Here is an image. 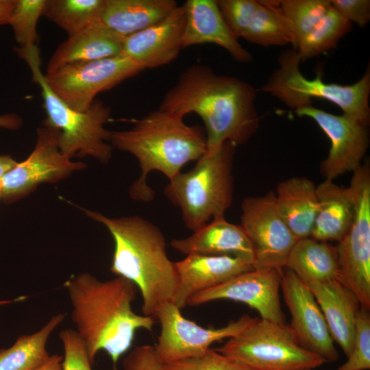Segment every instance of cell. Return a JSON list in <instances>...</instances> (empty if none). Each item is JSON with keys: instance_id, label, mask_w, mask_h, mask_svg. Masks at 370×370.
Segmentation results:
<instances>
[{"instance_id": "obj_1", "label": "cell", "mask_w": 370, "mask_h": 370, "mask_svg": "<svg viewBox=\"0 0 370 370\" xmlns=\"http://www.w3.org/2000/svg\"><path fill=\"white\" fill-rule=\"evenodd\" d=\"M256 97V90L246 82L193 64L180 74L158 110L183 119L197 114L205 125L208 151L226 141L241 145L256 132L259 116Z\"/></svg>"}, {"instance_id": "obj_2", "label": "cell", "mask_w": 370, "mask_h": 370, "mask_svg": "<svg viewBox=\"0 0 370 370\" xmlns=\"http://www.w3.org/2000/svg\"><path fill=\"white\" fill-rule=\"evenodd\" d=\"M72 307L71 318L92 364L104 351L116 365L131 347L136 332L152 330L153 317L139 315L132 304L138 288L122 277L101 281L82 273L64 283Z\"/></svg>"}, {"instance_id": "obj_3", "label": "cell", "mask_w": 370, "mask_h": 370, "mask_svg": "<svg viewBox=\"0 0 370 370\" xmlns=\"http://www.w3.org/2000/svg\"><path fill=\"white\" fill-rule=\"evenodd\" d=\"M80 208L108 230L114 243L111 272L137 286L143 314L155 317L162 305L172 301L178 281L175 262L166 254L159 227L138 216L110 218Z\"/></svg>"}, {"instance_id": "obj_4", "label": "cell", "mask_w": 370, "mask_h": 370, "mask_svg": "<svg viewBox=\"0 0 370 370\" xmlns=\"http://www.w3.org/2000/svg\"><path fill=\"white\" fill-rule=\"evenodd\" d=\"M134 123L130 130L112 132L110 141L138 160L141 174L130 188L131 198L150 202L155 192L147 184L149 173L158 171L172 180L185 164L205 153L206 134L199 126L188 125L183 118L160 110Z\"/></svg>"}, {"instance_id": "obj_5", "label": "cell", "mask_w": 370, "mask_h": 370, "mask_svg": "<svg viewBox=\"0 0 370 370\" xmlns=\"http://www.w3.org/2000/svg\"><path fill=\"white\" fill-rule=\"evenodd\" d=\"M19 58L29 66L41 90L47 117L44 126L60 131L58 138L61 152L69 158L92 156L101 163L112 157L110 141L112 132L105 127L110 120V108L99 100H95L84 112L74 110L62 100L47 84L41 71V59L37 45L18 47Z\"/></svg>"}, {"instance_id": "obj_6", "label": "cell", "mask_w": 370, "mask_h": 370, "mask_svg": "<svg viewBox=\"0 0 370 370\" xmlns=\"http://www.w3.org/2000/svg\"><path fill=\"white\" fill-rule=\"evenodd\" d=\"M236 147L226 141L206 151L192 169L180 173L165 186L166 197L180 208L185 225L193 232L224 216L231 206Z\"/></svg>"}, {"instance_id": "obj_7", "label": "cell", "mask_w": 370, "mask_h": 370, "mask_svg": "<svg viewBox=\"0 0 370 370\" xmlns=\"http://www.w3.org/2000/svg\"><path fill=\"white\" fill-rule=\"evenodd\" d=\"M301 60L295 49L283 51L279 67L271 76L262 90L294 110L310 106L312 99L320 98L336 104L343 114L368 126L370 120V68L354 84L341 85L325 82L321 73L308 79L299 69Z\"/></svg>"}, {"instance_id": "obj_8", "label": "cell", "mask_w": 370, "mask_h": 370, "mask_svg": "<svg viewBox=\"0 0 370 370\" xmlns=\"http://www.w3.org/2000/svg\"><path fill=\"white\" fill-rule=\"evenodd\" d=\"M214 349L251 370H310L326 362L304 348L290 325L257 317Z\"/></svg>"}, {"instance_id": "obj_9", "label": "cell", "mask_w": 370, "mask_h": 370, "mask_svg": "<svg viewBox=\"0 0 370 370\" xmlns=\"http://www.w3.org/2000/svg\"><path fill=\"white\" fill-rule=\"evenodd\" d=\"M347 187L354 203L351 225L338 242V280L370 310V170L367 163L353 172Z\"/></svg>"}, {"instance_id": "obj_10", "label": "cell", "mask_w": 370, "mask_h": 370, "mask_svg": "<svg viewBox=\"0 0 370 370\" xmlns=\"http://www.w3.org/2000/svg\"><path fill=\"white\" fill-rule=\"evenodd\" d=\"M144 69L121 53L90 62L64 65L44 74L51 89L67 105L87 110L101 92L108 90Z\"/></svg>"}, {"instance_id": "obj_11", "label": "cell", "mask_w": 370, "mask_h": 370, "mask_svg": "<svg viewBox=\"0 0 370 370\" xmlns=\"http://www.w3.org/2000/svg\"><path fill=\"white\" fill-rule=\"evenodd\" d=\"M155 317L161 327L154 346L161 364L201 356L213 343L238 335L255 319L244 314L224 327L206 328L184 318L180 309L171 301L162 305Z\"/></svg>"}, {"instance_id": "obj_12", "label": "cell", "mask_w": 370, "mask_h": 370, "mask_svg": "<svg viewBox=\"0 0 370 370\" xmlns=\"http://www.w3.org/2000/svg\"><path fill=\"white\" fill-rule=\"evenodd\" d=\"M60 131L44 126L37 130L35 147L24 161L16 164L1 177V198L10 204L29 195L41 183H55L86 164L72 162L58 145Z\"/></svg>"}, {"instance_id": "obj_13", "label": "cell", "mask_w": 370, "mask_h": 370, "mask_svg": "<svg viewBox=\"0 0 370 370\" xmlns=\"http://www.w3.org/2000/svg\"><path fill=\"white\" fill-rule=\"evenodd\" d=\"M241 210V225L252 245L254 268L282 270L298 239L282 219L274 192L245 198Z\"/></svg>"}, {"instance_id": "obj_14", "label": "cell", "mask_w": 370, "mask_h": 370, "mask_svg": "<svg viewBox=\"0 0 370 370\" xmlns=\"http://www.w3.org/2000/svg\"><path fill=\"white\" fill-rule=\"evenodd\" d=\"M282 276L281 269H253L195 294L188 300L187 305L196 306L217 299H230L255 309L262 319L285 323L280 298Z\"/></svg>"}, {"instance_id": "obj_15", "label": "cell", "mask_w": 370, "mask_h": 370, "mask_svg": "<svg viewBox=\"0 0 370 370\" xmlns=\"http://www.w3.org/2000/svg\"><path fill=\"white\" fill-rule=\"evenodd\" d=\"M299 116L309 117L319 126L331 143L321 170L325 180L333 181L360 166L369 146L367 126L343 114L336 115L312 105L295 110Z\"/></svg>"}, {"instance_id": "obj_16", "label": "cell", "mask_w": 370, "mask_h": 370, "mask_svg": "<svg viewBox=\"0 0 370 370\" xmlns=\"http://www.w3.org/2000/svg\"><path fill=\"white\" fill-rule=\"evenodd\" d=\"M280 288L291 315L290 327L299 343L326 362H335L338 353L323 314L308 284L286 268Z\"/></svg>"}, {"instance_id": "obj_17", "label": "cell", "mask_w": 370, "mask_h": 370, "mask_svg": "<svg viewBox=\"0 0 370 370\" xmlns=\"http://www.w3.org/2000/svg\"><path fill=\"white\" fill-rule=\"evenodd\" d=\"M185 24L183 6H177L159 22L124 38L123 53L143 69L173 61L182 49Z\"/></svg>"}, {"instance_id": "obj_18", "label": "cell", "mask_w": 370, "mask_h": 370, "mask_svg": "<svg viewBox=\"0 0 370 370\" xmlns=\"http://www.w3.org/2000/svg\"><path fill=\"white\" fill-rule=\"evenodd\" d=\"M175 265L178 281L171 302L180 309L195 294L254 269L250 262L240 257L197 254L186 255Z\"/></svg>"}, {"instance_id": "obj_19", "label": "cell", "mask_w": 370, "mask_h": 370, "mask_svg": "<svg viewBox=\"0 0 370 370\" xmlns=\"http://www.w3.org/2000/svg\"><path fill=\"white\" fill-rule=\"evenodd\" d=\"M182 6L185 12L182 48L214 44L225 49L238 62L251 60V53L242 47L227 25L217 0H188Z\"/></svg>"}, {"instance_id": "obj_20", "label": "cell", "mask_w": 370, "mask_h": 370, "mask_svg": "<svg viewBox=\"0 0 370 370\" xmlns=\"http://www.w3.org/2000/svg\"><path fill=\"white\" fill-rule=\"evenodd\" d=\"M171 245L186 255L240 257L254 266V249L247 234L241 225L228 222L225 216L213 219L188 237L173 239Z\"/></svg>"}, {"instance_id": "obj_21", "label": "cell", "mask_w": 370, "mask_h": 370, "mask_svg": "<svg viewBox=\"0 0 370 370\" xmlns=\"http://www.w3.org/2000/svg\"><path fill=\"white\" fill-rule=\"evenodd\" d=\"M308 285L323 314L333 341L347 357L353 347L356 319L361 308L358 299L338 280Z\"/></svg>"}, {"instance_id": "obj_22", "label": "cell", "mask_w": 370, "mask_h": 370, "mask_svg": "<svg viewBox=\"0 0 370 370\" xmlns=\"http://www.w3.org/2000/svg\"><path fill=\"white\" fill-rule=\"evenodd\" d=\"M125 37L111 30L101 21L69 36L51 57L47 73L77 62H90L123 53Z\"/></svg>"}, {"instance_id": "obj_23", "label": "cell", "mask_w": 370, "mask_h": 370, "mask_svg": "<svg viewBox=\"0 0 370 370\" xmlns=\"http://www.w3.org/2000/svg\"><path fill=\"white\" fill-rule=\"evenodd\" d=\"M316 188L309 179L294 177L280 182L274 193L277 208L297 239L310 237L318 210Z\"/></svg>"}, {"instance_id": "obj_24", "label": "cell", "mask_w": 370, "mask_h": 370, "mask_svg": "<svg viewBox=\"0 0 370 370\" xmlns=\"http://www.w3.org/2000/svg\"><path fill=\"white\" fill-rule=\"evenodd\" d=\"M316 190L318 210L310 237L323 242H338L349 229L354 216L349 191L327 180Z\"/></svg>"}, {"instance_id": "obj_25", "label": "cell", "mask_w": 370, "mask_h": 370, "mask_svg": "<svg viewBox=\"0 0 370 370\" xmlns=\"http://www.w3.org/2000/svg\"><path fill=\"white\" fill-rule=\"evenodd\" d=\"M177 6L174 0H105L100 21L126 37L159 22Z\"/></svg>"}, {"instance_id": "obj_26", "label": "cell", "mask_w": 370, "mask_h": 370, "mask_svg": "<svg viewBox=\"0 0 370 370\" xmlns=\"http://www.w3.org/2000/svg\"><path fill=\"white\" fill-rule=\"evenodd\" d=\"M285 267L306 284L338 280L339 276L336 247L310 237L297 241Z\"/></svg>"}, {"instance_id": "obj_27", "label": "cell", "mask_w": 370, "mask_h": 370, "mask_svg": "<svg viewBox=\"0 0 370 370\" xmlns=\"http://www.w3.org/2000/svg\"><path fill=\"white\" fill-rule=\"evenodd\" d=\"M66 314L59 313L38 331L20 336L9 348L0 350V370H35L49 358L47 341Z\"/></svg>"}, {"instance_id": "obj_28", "label": "cell", "mask_w": 370, "mask_h": 370, "mask_svg": "<svg viewBox=\"0 0 370 370\" xmlns=\"http://www.w3.org/2000/svg\"><path fill=\"white\" fill-rule=\"evenodd\" d=\"M242 38L264 47L291 44L296 40L289 22L276 1H259L258 6Z\"/></svg>"}, {"instance_id": "obj_29", "label": "cell", "mask_w": 370, "mask_h": 370, "mask_svg": "<svg viewBox=\"0 0 370 370\" xmlns=\"http://www.w3.org/2000/svg\"><path fill=\"white\" fill-rule=\"evenodd\" d=\"M105 0H47L42 15L71 36L100 21Z\"/></svg>"}, {"instance_id": "obj_30", "label": "cell", "mask_w": 370, "mask_h": 370, "mask_svg": "<svg viewBox=\"0 0 370 370\" xmlns=\"http://www.w3.org/2000/svg\"><path fill=\"white\" fill-rule=\"evenodd\" d=\"M352 29V23L332 5L326 14L298 43L295 49L300 60H306L327 52Z\"/></svg>"}, {"instance_id": "obj_31", "label": "cell", "mask_w": 370, "mask_h": 370, "mask_svg": "<svg viewBox=\"0 0 370 370\" xmlns=\"http://www.w3.org/2000/svg\"><path fill=\"white\" fill-rule=\"evenodd\" d=\"M276 3L292 27L296 40L293 49L332 8L330 0H280Z\"/></svg>"}, {"instance_id": "obj_32", "label": "cell", "mask_w": 370, "mask_h": 370, "mask_svg": "<svg viewBox=\"0 0 370 370\" xmlns=\"http://www.w3.org/2000/svg\"><path fill=\"white\" fill-rule=\"evenodd\" d=\"M46 0H15L8 25L20 48L36 45L37 23L43 14Z\"/></svg>"}, {"instance_id": "obj_33", "label": "cell", "mask_w": 370, "mask_h": 370, "mask_svg": "<svg viewBox=\"0 0 370 370\" xmlns=\"http://www.w3.org/2000/svg\"><path fill=\"white\" fill-rule=\"evenodd\" d=\"M347 360L336 370H367L370 369V314L360 308L355 323L353 347Z\"/></svg>"}, {"instance_id": "obj_34", "label": "cell", "mask_w": 370, "mask_h": 370, "mask_svg": "<svg viewBox=\"0 0 370 370\" xmlns=\"http://www.w3.org/2000/svg\"><path fill=\"white\" fill-rule=\"evenodd\" d=\"M221 13L236 39L242 38L258 6L257 0H217Z\"/></svg>"}, {"instance_id": "obj_35", "label": "cell", "mask_w": 370, "mask_h": 370, "mask_svg": "<svg viewBox=\"0 0 370 370\" xmlns=\"http://www.w3.org/2000/svg\"><path fill=\"white\" fill-rule=\"evenodd\" d=\"M162 370H251L214 349H209L204 355L162 364Z\"/></svg>"}, {"instance_id": "obj_36", "label": "cell", "mask_w": 370, "mask_h": 370, "mask_svg": "<svg viewBox=\"0 0 370 370\" xmlns=\"http://www.w3.org/2000/svg\"><path fill=\"white\" fill-rule=\"evenodd\" d=\"M59 338L64 352L62 370H92L84 344L75 330H63L60 332Z\"/></svg>"}, {"instance_id": "obj_37", "label": "cell", "mask_w": 370, "mask_h": 370, "mask_svg": "<svg viewBox=\"0 0 370 370\" xmlns=\"http://www.w3.org/2000/svg\"><path fill=\"white\" fill-rule=\"evenodd\" d=\"M332 7L346 20L360 27L370 20L369 0H330Z\"/></svg>"}, {"instance_id": "obj_38", "label": "cell", "mask_w": 370, "mask_h": 370, "mask_svg": "<svg viewBox=\"0 0 370 370\" xmlns=\"http://www.w3.org/2000/svg\"><path fill=\"white\" fill-rule=\"evenodd\" d=\"M123 370H162L154 346L142 345L134 348L123 361Z\"/></svg>"}, {"instance_id": "obj_39", "label": "cell", "mask_w": 370, "mask_h": 370, "mask_svg": "<svg viewBox=\"0 0 370 370\" xmlns=\"http://www.w3.org/2000/svg\"><path fill=\"white\" fill-rule=\"evenodd\" d=\"M22 125L21 119L14 113H6L0 115V127L10 130H17Z\"/></svg>"}, {"instance_id": "obj_40", "label": "cell", "mask_w": 370, "mask_h": 370, "mask_svg": "<svg viewBox=\"0 0 370 370\" xmlns=\"http://www.w3.org/2000/svg\"><path fill=\"white\" fill-rule=\"evenodd\" d=\"M15 0H0V25H8Z\"/></svg>"}, {"instance_id": "obj_41", "label": "cell", "mask_w": 370, "mask_h": 370, "mask_svg": "<svg viewBox=\"0 0 370 370\" xmlns=\"http://www.w3.org/2000/svg\"><path fill=\"white\" fill-rule=\"evenodd\" d=\"M62 356L54 354L42 366L35 370H62Z\"/></svg>"}, {"instance_id": "obj_42", "label": "cell", "mask_w": 370, "mask_h": 370, "mask_svg": "<svg viewBox=\"0 0 370 370\" xmlns=\"http://www.w3.org/2000/svg\"><path fill=\"white\" fill-rule=\"evenodd\" d=\"M17 162L10 156H0V178L8 171L16 166Z\"/></svg>"}, {"instance_id": "obj_43", "label": "cell", "mask_w": 370, "mask_h": 370, "mask_svg": "<svg viewBox=\"0 0 370 370\" xmlns=\"http://www.w3.org/2000/svg\"><path fill=\"white\" fill-rule=\"evenodd\" d=\"M1 191H2V181H1V179L0 178V198L1 196Z\"/></svg>"}, {"instance_id": "obj_44", "label": "cell", "mask_w": 370, "mask_h": 370, "mask_svg": "<svg viewBox=\"0 0 370 370\" xmlns=\"http://www.w3.org/2000/svg\"><path fill=\"white\" fill-rule=\"evenodd\" d=\"M310 370H312V369H310Z\"/></svg>"}]
</instances>
